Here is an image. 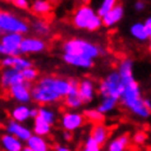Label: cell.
Segmentation results:
<instances>
[{"instance_id":"6da1fadb","label":"cell","mask_w":151,"mask_h":151,"mask_svg":"<svg viewBox=\"0 0 151 151\" xmlns=\"http://www.w3.org/2000/svg\"><path fill=\"white\" fill-rule=\"evenodd\" d=\"M118 70L123 81V91L119 99L120 106L137 118L147 119L151 116V110L145 104V96L142 95L141 86L133 74V60L123 59L118 65Z\"/></svg>"},{"instance_id":"7a4b0ae2","label":"cell","mask_w":151,"mask_h":151,"mask_svg":"<svg viewBox=\"0 0 151 151\" xmlns=\"http://www.w3.org/2000/svg\"><path fill=\"white\" fill-rule=\"evenodd\" d=\"M70 88V81L58 76H44L32 87V101L37 105H50L64 100Z\"/></svg>"},{"instance_id":"3957f363","label":"cell","mask_w":151,"mask_h":151,"mask_svg":"<svg viewBox=\"0 0 151 151\" xmlns=\"http://www.w3.org/2000/svg\"><path fill=\"white\" fill-rule=\"evenodd\" d=\"M62 50L63 52H67V54L80 55L93 60L105 55V50L100 45L90 42V41L83 39H69L64 41L62 45Z\"/></svg>"},{"instance_id":"277c9868","label":"cell","mask_w":151,"mask_h":151,"mask_svg":"<svg viewBox=\"0 0 151 151\" xmlns=\"http://www.w3.org/2000/svg\"><path fill=\"white\" fill-rule=\"evenodd\" d=\"M72 24L78 29H87V31H97L103 24L101 18L93 9L88 5H81L72 17Z\"/></svg>"},{"instance_id":"5b68a950","label":"cell","mask_w":151,"mask_h":151,"mask_svg":"<svg viewBox=\"0 0 151 151\" xmlns=\"http://www.w3.org/2000/svg\"><path fill=\"white\" fill-rule=\"evenodd\" d=\"M97 91H99L100 99L103 97H113V99L119 100L120 95L123 91V81L120 77L119 70H113L108 73L103 80L100 81L97 86Z\"/></svg>"},{"instance_id":"8992f818","label":"cell","mask_w":151,"mask_h":151,"mask_svg":"<svg viewBox=\"0 0 151 151\" xmlns=\"http://www.w3.org/2000/svg\"><path fill=\"white\" fill-rule=\"evenodd\" d=\"M0 31H1V35L8 32H17L24 35L29 31V26L14 14L1 10V13H0Z\"/></svg>"},{"instance_id":"52a82bcc","label":"cell","mask_w":151,"mask_h":151,"mask_svg":"<svg viewBox=\"0 0 151 151\" xmlns=\"http://www.w3.org/2000/svg\"><path fill=\"white\" fill-rule=\"evenodd\" d=\"M23 40V35L17 32L3 33L0 40V54L6 55H21V44Z\"/></svg>"},{"instance_id":"ba28073f","label":"cell","mask_w":151,"mask_h":151,"mask_svg":"<svg viewBox=\"0 0 151 151\" xmlns=\"http://www.w3.org/2000/svg\"><path fill=\"white\" fill-rule=\"evenodd\" d=\"M32 87L33 85L28 81L19 82L17 85H13L6 90V93L10 99L19 104H28L32 101Z\"/></svg>"},{"instance_id":"9c48e42d","label":"cell","mask_w":151,"mask_h":151,"mask_svg":"<svg viewBox=\"0 0 151 151\" xmlns=\"http://www.w3.org/2000/svg\"><path fill=\"white\" fill-rule=\"evenodd\" d=\"M60 127L63 128V131H77L85 126V123L87 122L83 113L78 111H64L62 116H60Z\"/></svg>"},{"instance_id":"30bf717a","label":"cell","mask_w":151,"mask_h":151,"mask_svg":"<svg viewBox=\"0 0 151 151\" xmlns=\"http://www.w3.org/2000/svg\"><path fill=\"white\" fill-rule=\"evenodd\" d=\"M46 50V42L42 37H23L21 44V54H40Z\"/></svg>"},{"instance_id":"8fae6325","label":"cell","mask_w":151,"mask_h":151,"mask_svg":"<svg viewBox=\"0 0 151 151\" xmlns=\"http://www.w3.org/2000/svg\"><path fill=\"white\" fill-rule=\"evenodd\" d=\"M4 131L8 132V133L17 136V137L23 142H27L29 137L33 134V131H31L28 127L23 126L21 122H17V120H14V119H9L8 122L4 124Z\"/></svg>"},{"instance_id":"7c38bea8","label":"cell","mask_w":151,"mask_h":151,"mask_svg":"<svg viewBox=\"0 0 151 151\" xmlns=\"http://www.w3.org/2000/svg\"><path fill=\"white\" fill-rule=\"evenodd\" d=\"M69 81H70L69 92H68V95L65 96V99L63 101H64V105L68 109H70V110H78L83 105V101H82L80 92H78V83H80V81L73 80V78H70Z\"/></svg>"},{"instance_id":"4fadbf2b","label":"cell","mask_w":151,"mask_h":151,"mask_svg":"<svg viewBox=\"0 0 151 151\" xmlns=\"http://www.w3.org/2000/svg\"><path fill=\"white\" fill-rule=\"evenodd\" d=\"M1 87L4 91H6L10 86L17 85L19 82L26 81L23 74L21 70L16 69V68H4L1 72Z\"/></svg>"},{"instance_id":"5bb4252c","label":"cell","mask_w":151,"mask_h":151,"mask_svg":"<svg viewBox=\"0 0 151 151\" xmlns=\"http://www.w3.org/2000/svg\"><path fill=\"white\" fill-rule=\"evenodd\" d=\"M78 92L85 104H91L96 96V86L91 78H82L78 83Z\"/></svg>"},{"instance_id":"9a60e30c","label":"cell","mask_w":151,"mask_h":151,"mask_svg":"<svg viewBox=\"0 0 151 151\" xmlns=\"http://www.w3.org/2000/svg\"><path fill=\"white\" fill-rule=\"evenodd\" d=\"M62 60L68 65L74 68H81V69H91L95 65V60L93 59L85 58V56H80V55L67 54V52H63Z\"/></svg>"},{"instance_id":"2e32d148","label":"cell","mask_w":151,"mask_h":151,"mask_svg":"<svg viewBox=\"0 0 151 151\" xmlns=\"http://www.w3.org/2000/svg\"><path fill=\"white\" fill-rule=\"evenodd\" d=\"M131 142H132L131 134L124 132V133L118 134L116 137L111 138L106 143V151H127Z\"/></svg>"},{"instance_id":"e0dca14e","label":"cell","mask_w":151,"mask_h":151,"mask_svg":"<svg viewBox=\"0 0 151 151\" xmlns=\"http://www.w3.org/2000/svg\"><path fill=\"white\" fill-rule=\"evenodd\" d=\"M1 149L3 151H23V141H21L17 136L8 132L1 134Z\"/></svg>"},{"instance_id":"ac0fdd59","label":"cell","mask_w":151,"mask_h":151,"mask_svg":"<svg viewBox=\"0 0 151 151\" xmlns=\"http://www.w3.org/2000/svg\"><path fill=\"white\" fill-rule=\"evenodd\" d=\"M90 136L99 143V145L104 146L108 143L109 139V128L105 126L104 123H96L93 124L90 129Z\"/></svg>"},{"instance_id":"d6986e66","label":"cell","mask_w":151,"mask_h":151,"mask_svg":"<svg viewBox=\"0 0 151 151\" xmlns=\"http://www.w3.org/2000/svg\"><path fill=\"white\" fill-rule=\"evenodd\" d=\"M123 16H124L123 6L120 4H116L110 12H108L104 17H101L103 18V24L105 26V27L110 28V27H113V26H115L118 22H120Z\"/></svg>"},{"instance_id":"ffe728a7","label":"cell","mask_w":151,"mask_h":151,"mask_svg":"<svg viewBox=\"0 0 151 151\" xmlns=\"http://www.w3.org/2000/svg\"><path fill=\"white\" fill-rule=\"evenodd\" d=\"M10 119H14L17 122L23 123L26 120L31 119V108L27 104H19L16 105L14 108H12V110L9 111Z\"/></svg>"},{"instance_id":"44dd1931","label":"cell","mask_w":151,"mask_h":151,"mask_svg":"<svg viewBox=\"0 0 151 151\" xmlns=\"http://www.w3.org/2000/svg\"><path fill=\"white\" fill-rule=\"evenodd\" d=\"M26 146H28L29 149H32L33 151H50V145H49V142L45 139L44 136H39L35 133L26 142Z\"/></svg>"},{"instance_id":"7402d4cb","label":"cell","mask_w":151,"mask_h":151,"mask_svg":"<svg viewBox=\"0 0 151 151\" xmlns=\"http://www.w3.org/2000/svg\"><path fill=\"white\" fill-rule=\"evenodd\" d=\"M51 128L52 126L50 123L45 122L42 118H40L39 115L33 119V127H32V131L35 134H39V136H49L51 133Z\"/></svg>"},{"instance_id":"603a6c76","label":"cell","mask_w":151,"mask_h":151,"mask_svg":"<svg viewBox=\"0 0 151 151\" xmlns=\"http://www.w3.org/2000/svg\"><path fill=\"white\" fill-rule=\"evenodd\" d=\"M129 32L132 37H134L139 42H145V41L150 40V35L147 32V29L145 27V23H134L131 26Z\"/></svg>"},{"instance_id":"cb8c5ba5","label":"cell","mask_w":151,"mask_h":151,"mask_svg":"<svg viewBox=\"0 0 151 151\" xmlns=\"http://www.w3.org/2000/svg\"><path fill=\"white\" fill-rule=\"evenodd\" d=\"M52 10V5L46 0H36L32 4V12L36 14V16L40 17H45L47 14H50Z\"/></svg>"},{"instance_id":"d4e9b609","label":"cell","mask_w":151,"mask_h":151,"mask_svg":"<svg viewBox=\"0 0 151 151\" xmlns=\"http://www.w3.org/2000/svg\"><path fill=\"white\" fill-rule=\"evenodd\" d=\"M31 29L36 33L39 37H46L50 33V26L46 21L44 19H37L35 22H32Z\"/></svg>"},{"instance_id":"484cf974","label":"cell","mask_w":151,"mask_h":151,"mask_svg":"<svg viewBox=\"0 0 151 151\" xmlns=\"http://www.w3.org/2000/svg\"><path fill=\"white\" fill-rule=\"evenodd\" d=\"M119 104V100L116 99H113V97H103L101 101L97 105V109L104 113V114H109V113H111L114 109H116Z\"/></svg>"},{"instance_id":"4316f807","label":"cell","mask_w":151,"mask_h":151,"mask_svg":"<svg viewBox=\"0 0 151 151\" xmlns=\"http://www.w3.org/2000/svg\"><path fill=\"white\" fill-rule=\"evenodd\" d=\"M83 115L86 116L87 122L96 124V123H104L105 120V114L101 113L99 109H85L83 110Z\"/></svg>"},{"instance_id":"83f0119b","label":"cell","mask_w":151,"mask_h":151,"mask_svg":"<svg viewBox=\"0 0 151 151\" xmlns=\"http://www.w3.org/2000/svg\"><path fill=\"white\" fill-rule=\"evenodd\" d=\"M39 116L40 118H42L45 122L50 123L51 126H54L55 124L56 115L50 108H47V105H41V106H39Z\"/></svg>"},{"instance_id":"f1b7e54d","label":"cell","mask_w":151,"mask_h":151,"mask_svg":"<svg viewBox=\"0 0 151 151\" xmlns=\"http://www.w3.org/2000/svg\"><path fill=\"white\" fill-rule=\"evenodd\" d=\"M101 145H99L95 139H93L91 136H87V137L85 138L83 143H82L80 151H101Z\"/></svg>"},{"instance_id":"f546056e","label":"cell","mask_w":151,"mask_h":151,"mask_svg":"<svg viewBox=\"0 0 151 151\" xmlns=\"http://www.w3.org/2000/svg\"><path fill=\"white\" fill-rule=\"evenodd\" d=\"M32 65H33V63L28 58H26L23 54L16 55V58H14V67L13 68H16V69L21 70V72L28 67H32Z\"/></svg>"},{"instance_id":"4dcf8cb0","label":"cell","mask_w":151,"mask_h":151,"mask_svg":"<svg viewBox=\"0 0 151 151\" xmlns=\"http://www.w3.org/2000/svg\"><path fill=\"white\" fill-rule=\"evenodd\" d=\"M22 74H23L24 80L31 82V83H33V82H36L37 80H39V70H37V68H35L33 65L23 69L22 70Z\"/></svg>"},{"instance_id":"1f68e13d","label":"cell","mask_w":151,"mask_h":151,"mask_svg":"<svg viewBox=\"0 0 151 151\" xmlns=\"http://www.w3.org/2000/svg\"><path fill=\"white\" fill-rule=\"evenodd\" d=\"M115 5H116V0H103V4L99 6V9H97L96 13L99 14L100 17H104L105 14L108 12H110Z\"/></svg>"},{"instance_id":"d6a6232c","label":"cell","mask_w":151,"mask_h":151,"mask_svg":"<svg viewBox=\"0 0 151 151\" xmlns=\"http://www.w3.org/2000/svg\"><path fill=\"white\" fill-rule=\"evenodd\" d=\"M146 141H147V134H146V132H143V131H138L132 136V142L137 146L145 145Z\"/></svg>"},{"instance_id":"836d02e7","label":"cell","mask_w":151,"mask_h":151,"mask_svg":"<svg viewBox=\"0 0 151 151\" xmlns=\"http://www.w3.org/2000/svg\"><path fill=\"white\" fill-rule=\"evenodd\" d=\"M14 58L16 55H6V56H3L1 59V68H13L14 67Z\"/></svg>"},{"instance_id":"e575fe53","label":"cell","mask_w":151,"mask_h":151,"mask_svg":"<svg viewBox=\"0 0 151 151\" xmlns=\"http://www.w3.org/2000/svg\"><path fill=\"white\" fill-rule=\"evenodd\" d=\"M13 5L18 9H22V10H26L29 8V4H28V0H13Z\"/></svg>"},{"instance_id":"d590c367","label":"cell","mask_w":151,"mask_h":151,"mask_svg":"<svg viewBox=\"0 0 151 151\" xmlns=\"http://www.w3.org/2000/svg\"><path fill=\"white\" fill-rule=\"evenodd\" d=\"M54 151H72L69 147L64 146V145H55L54 146Z\"/></svg>"},{"instance_id":"8d00e7d4","label":"cell","mask_w":151,"mask_h":151,"mask_svg":"<svg viewBox=\"0 0 151 151\" xmlns=\"http://www.w3.org/2000/svg\"><path fill=\"white\" fill-rule=\"evenodd\" d=\"M145 27L147 29V32H149V35L151 36V17H149L145 21Z\"/></svg>"},{"instance_id":"74e56055","label":"cell","mask_w":151,"mask_h":151,"mask_svg":"<svg viewBox=\"0 0 151 151\" xmlns=\"http://www.w3.org/2000/svg\"><path fill=\"white\" fill-rule=\"evenodd\" d=\"M63 138L65 139V141H70L72 139V132L70 131H64L63 132Z\"/></svg>"},{"instance_id":"f35d334b","label":"cell","mask_w":151,"mask_h":151,"mask_svg":"<svg viewBox=\"0 0 151 151\" xmlns=\"http://www.w3.org/2000/svg\"><path fill=\"white\" fill-rule=\"evenodd\" d=\"M39 115V108H31V119H35Z\"/></svg>"},{"instance_id":"ab89813d","label":"cell","mask_w":151,"mask_h":151,"mask_svg":"<svg viewBox=\"0 0 151 151\" xmlns=\"http://www.w3.org/2000/svg\"><path fill=\"white\" fill-rule=\"evenodd\" d=\"M143 8H145V4H143L142 1H137V3L134 4V9H136V10H142Z\"/></svg>"},{"instance_id":"60d3db41","label":"cell","mask_w":151,"mask_h":151,"mask_svg":"<svg viewBox=\"0 0 151 151\" xmlns=\"http://www.w3.org/2000/svg\"><path fill=\"white\" fill-rule=\"evenodd\" d=\"M23 151H33L32 149H29L28 146H24V149H23Z\"/></svg>"},{"instance_id":"b9f144b4","label":"cell","mask_w":151,"mask_h":151,"mask_svg":"<svg viewBox=\"0 0 151 151\" xmlns=\"http://www.w3.org/2000/svg\"><path fill=\"white\" fill-rule=\"evenodd\" d=\"M147 47H149V51H150V54H151V36H150V42H149V46H147Z\"/></svg>"},{"instance_id":"7bdbcfd3","label":"cell","mask_w":151,"mask_h":151,"mask_svg":"<svg viewBox=\"0 0 151 151\" xmlns=\"http://www.w3.org/2000/svg\"><path fill=\"white\" fill-rule=\"evenodd\" d=\"M3 1H6V3H10V1H13V0H3Z\"/></svg>"}]
</instances>
